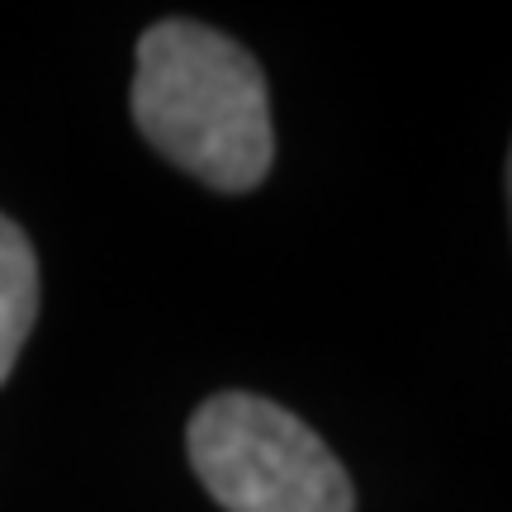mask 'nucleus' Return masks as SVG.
Segmentation results:
<instances>
[{
    "label": "nucleus",
    "instance_id": "1",
    "mask_svg": "<svg viewBox=\"0 0 512 512\" xmlns=\"http://www.w3.org/2000/svg\"><path fill=\"white\" fill-rule=\"evenodd\" d=\"M128 105L147 143L209 190H256L275 162L266 76L242 43L209 24H152L138 38Z\"/></svg>",
    "mask_w": 512,
    "mask_h": 512
},
{
    "label": "nucleus",
    "instance_id": "2",
    "mask_svg": "<svg viewBox=\"0 0 512 512\" xmlns=\"http://www.w3.org/2000/svg\"><path fill=\"white\" fill-rule=\"evenodd\" d=\"M185 451L223 512H351L342 460L275 399L223 389L195 408Z\"/></svg>",
    "mask_w": 512,
    "mask_h": 512
},
{
    "label": "nucleus",
    "instance_id": "3",
    "mask_svg": "<svg viewBox=\"0 0 512 512\" xmlns=\"http://www.w3.org/2000/svg\"><path fill=\"white\" fill-rule=\"evenodd\" d=\"M38 318V256L24 228L0 214V384L10 380L19 351Z\"/></svg>",
    "mask_w": 512,
    "mask_h": 512
},
{
    "label": "nucleus",
    "instance_id": "4",
    "mask_svg": "<svg viewBox=\"0 0 512 512\" xmlns=\"http://www.w3.org/2000/svg\"><path fill=\"white\" fill-rule=\"evenodd\" d=\"M508 200H512V147H508Z\"/></svg>",
    "mask_w": 512,
    "mask_h": 512
}]
</instances>
